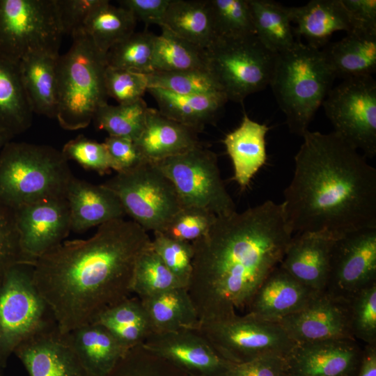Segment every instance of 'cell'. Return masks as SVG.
Segmentation results:
<instances>
[{"label":"cell","mask_w":376,"mask_h":376,"mask_svg":"<svg viewBox=\"0 0 376 376\" xmlns=\"http://www.w3.org/2000/svg\"><path fill=\"white\" fill-rule=\"evenodd\" d=\"M216 38L256 35L249 0H208Z\"/></svg>","instance_id":"obj_40"},{"label":"cell","mask_w":376,"mask_h":376,"mask_svg":"<svg viewBox=\"0 0 376 376\" xmlns=\"http://www.w3.org/2000/svg\"><path fill=\"white\" fill-rule=\"evenodd\" d=\"M13 138V136L8 134L0 132V150L3 146L8 141H11Z\"/></svg>","instance_id":"obj_55"},{"label":"cell","mask_w":376,"mask_h":376,"mask_svg":"<svg viewBox=\"0 0 376 376\" xmlns=\"http://www.w3.org/2000/svg\"><path fill=\"white\" fill-rule=\"evenodd\" d=\"M14 353L29 376H88L68 333L61 331L56 322L31 336Z\"/></svg>","instance_id":"obj_18"},{"label":"cell","mask_w":376,"mask_h":376,"mask_svg":"<svg viewBox=\"0 0 376 376\" xmlns=\"http://www.w3.org/2000/svg\"><path fill=\"white\" fill-rule=\"evenodd\" d=\"M33 54L18 63L22 81L33 113L56 118L58 104L57 58Z\"/></svg>","instance_id":"obj_29"},{"label":"cell","mask_w":376,"mask_h":376,"mask_svg":"<svg viewBox=\"0 0 376 376\" xmlns=\"http://www.w3.org/2000/svg\"><path fill=\"white\" fill-rule=\"evenodd\" d=\"M171 0H121L120 6L129 10L135 19L144 22L146 26H162Z\"/></svg>","instance_id":"obj_52"},{"label":"cell","mask_w":376,"mask_h":376,"mask_svg":"<svg viewBox=\"0 0 376 376\" xmlns=\"http://www.w3.org/2000/svg\"><path fill=\"white\" fill-rule=\"evenodd\" d=\"M22 263H28L22 251L15 211L0 203V281L10 267Z\"/></svg>","instance_id":"obj_48"},{"label":"cell","mask_w":376,"mask_h":376,"mask_svg":"<svg viewBox=\"0 0 376 376\" xmlns=\"http://www.w3.org/2000/svg\"><path fill=\"white\" fill-rule=\"evenodd\" d=\"M67 160H73L87 170L104 174L111 170L109 157L104 143L83 135L70 140L61 150Z\"/></svg>","instance_id":"obj_47"},{"label":"cell","mask_w":376,"mask_h":376,"mask_svg":"<svg viewBox=\"0 0 376 376\" xmlns=\"http://www.w3.org/2000/svg\"><path fill=\"white\" fill-rule=\"evenodd\" d=\"M68 333L88 376H105L129 350L105 327L95 322Z\"/></svg>","instance_id":"obj_28"},{"label":"cell","mask_w":376,"mask_h":376,"mask_svg":"<svg viewBox=\"0 0 376 376\" xmlns=\"http://www.w3.org/2000/svg\"><path fill=\"white\" fill-rule=\"evenodd\" d=\"M289 12L297 39L303 37L315 49L329 44L334 32L353 29L341 0H312L303 6L289 7Z\"/></svg>","instance_id":"obj_24"},{"label":"cell","mask_w":376,"mask_h":376,"mask_svg":"<svg viewBox=\"0 0 376 376\" xmlns=\"http://www.w3.org/2000/svg\"><path fill=\"white\" fill-rule=\"evenodd\" d=\"M205 52L207 70L228 100L242 103L248 95L269 86L276 54L256 35L217 38Z\"/></svg>","instance_id":"obj_7"},{"label":"cell","mask_w":376,"mask_h":376,"mask_svg":"<svg viewBox=\"0 0 376 376\" xmlns=\"http://www.w3.org/2000/svg\"><path fill=\"white\" fill-rule=\"evenodd\" d=\"M33 114L18 63L0 56V132L13 137L24 132Z\"/></svg>","instance_id":"obj_30"},{"label":"cell","mask_w":376,"mask_h":376,"mask_svg":"<svg viewBox=\"0 0 376 376\" xmlns=\"http://www.w3.org/2000/svg\"><path fill=\"white\" fill-rule=\"evenodd\" d=\"M65 198L70 210L71 231L76 233L123 219L126 215L120 200L111 189L75 175L68 185Z\"/></svg>","instance_id":"obj_22"},{"label":"cell","mask_w":376,"mask_h":376,"mask_svg":"<svg viewBox=\"0 0 376 376\" xmlns=\"http://www.w3.org/2000/svg\"><path fill=\"white\" fill-rule=\"evenodd\" d=\"M269 129L267 125L253 120L244 113L240 126L224 139L233 166V180L243 190L266 163L265 136Z\"/></svg>","instance_id":"obj_25"},{"label":"cell","mask_w":376,"mask_h":376,"mask_svg":"<svg viewBox=\"0 0 376 376\" xmlns=\"http://www.w3.org/2000/svg\"><path fill=\"white\" fill-rule=\"evenodd\" d=\"M148 108L143 98L116 106L107 103L96 111L93 120L97 128L109 136L127 137L135 141L144 127Z\"/></svg>","instance_id":"obj_37"},{"label":"cell","mask_w":376,"mask_h":376,"mask_svg":"<svg viewBox=\"0 0 376 376\" xmlns=\"http://www.w3.org/2000/svg\"><path fill=\"white\" fill-rule=\"evenodd\" d=\"M196 130L148 108L144 127L135 143L143 158L157 162L201 144Z\"/></svg>","instance_id":"obj_23"},{"label":"cell","mask_w":376,"mask_h":376,"mask_svg":"<svg viewBox=\"0 0 376 376\" xmlns=\"http://www.w3.org/2000/svg\"><path fill=\"white\" fill-rule=\"evenodd\" d=\"M105 327L125 348L142 344L152 333L146 309L138 297H128L102 312L93 322Z\"/></svg>","instance_id":"obj_33"},{"label":"cell","mask_w":376,"mask_h":376,"mask_svg":"<svg viewBox=\"0 0 376 376\" xmlns=\"http://www.w3.org/2000/svg\"><path fill=\"white\" fill-rule=\"evenodd\" d=\"M196 329L230 363L272 354L285 357L296 343L279 322L248 313L201 321Z\"/></svg>","instance_id":"obj_11"},{"label":"cell","mask_w":376,"mask_h":376,"mask_svg":"<svg viewBox=\"0 0 376 376\" xmlns=\"http://www.w3.org/2000/svg\"><path fill=\"white\" fill-rule=\"evenodd\" d=\"M33 280V265H13L0 281V368L25 340L54 322Z\"/></svg>","instance_id":"obj_10"},{"label":"cell","mask_w":376,"mask_h":376,"mask_svg":"<svg viewBox=\"0 0 376 376\" xmlns=\"http://www.w3.org/2000/svg\"><path fill=\"white\" fill-rule=\"evenodd\" d=\"M147 91L162 115L198 132L219 118L228 101L222 93L181 95L159 88H149Z\"/></svg>","instance_id":"obj_27"},{"label":"cell","mask_w":376,"mask_h":376,"mask_svg":"<svg viewBox=\"0 0 376 376\" xmlns=\"http://www.w3.org/2000/svg\"><path fill=\"white\" fill-rule=\"evenodd\" d=\"M14 211L22 251L29 264L64 242L71 231L65 197L40 200Z\"/></svg>","instance_id":"obj_15"},{"label":"cell","mask_w":376,"mask_h":376,"mask_svg":"<svg viewBox=\"0 0 376 376\" xmlns=\"http://www.w3.org/2000/svg\"><path fill=\"white\" fill-rule=\"evenodd\" d=\"M348 301L354 338L364 345H376V283L358 291Z\"/></svg>","instance_id":"obj_43"},{"label":"cell","mask_w":376,"mask_h":376,"mask_svg":"<svg viewBox=\"0 0 376 376\" xmlns=\"http://www.w3.org/2000/svg\"><path fill=\"white\" fill-rule=\"evenodd\" d=\"M282 203L292 233L334 239L376 228V169L334 132L308 130Z\"/></svg>","instance_id":"obj_3"},{"label":"cell","mask_w":376,"mask_h":376,"mask_svg":"<svg viewBox=\"0 0 376 376\" xmlns=\"http://www.w3.org/2000/svg\"><path fill=\"white\" fill-rule=\"evenodd\" d=\"M363 347L354 339L295 343L285 356L288 376H354Z\"/></svg>","instance_id":"obj_19"},{"label":"cell","mask_w":376,"mask_h":376,"mask_svg":"<svg viewBox=\"0 0 376 376\" xmlns=\"http://www.w3.org/2000/svg\"><path fill=\"white\" fill-rule=\"evenodd\" d=\"M256 36L274 54L285 52L299 40L291 25L289 7L272 0H249Z\"/></svg>","instance_id":"obj_34"},{"label":"cell","mask_w":376,"mask_h":376,"mask_svg":"<svg viewBox=\"0 0 376 376\" xmlns=\"http://www.w3.org/2000/svg\"><path fill=\"white\" fill-rule=\"evenodd\" d=\"M104 84L108 97L118 104H127L143 98L148 88L147 75L107 65Z\"/></svg>","instance_id":"obj_46"},{"label":"cell","mask_w":376,"mask_h":376,"mask_svg":"<svg viewBox=\"0 0 376 376\" xmlns=\"http://www.w3.org/2000/svg\"><path fill=\"white\" fill-rule=\"evenodd\" d=\"M282 203L267 201L217 217L191 242L192 269L187 290L199 320L246 310L266 278L279 267L292 237Z\"/></svg>","instance_id":"obj_1"},{"label":"cell","mask_w":376,"mask_h":376,"mask_svg":"<svg viewBox=\"0 0 376 376\" xmlns=\"http://www.w3.org/2000/svg\"><path fill=\"white\" fill-rule=\"evenodd\" d=\"M322 106L334 132L367 157L376 155V82L372 76L343 81Z\"/></svg>","instance_id":"obj_13"},{"label":"cell","mask_w":376,"mask_h":376,"mask_svg":"<svg viewBox=\"0 0 376 376\" xmlns=\"http://www.w3.org/2000/svg\"><path fill=\"white\" fill-rule=\"evenodd\" d=\"M278 322L296 343L354 339L350 327L349 301L323 291L303 308Z\"/></svg>","instance_id":"obj_17"},{"label":"cell","mask_w":376,"mask_h":376,"mask_svg":"<svg viewBox=\"0 0 376 376\" xmlns=\"http://www.w3.org/2000/svg\"><path fill=\"white\" fill-rule=\"evenodd\" d=\"M155 164L173 183L183 207L203 209L217 217L236 211L221 178L217 155L201 144Z\"/></svg>","instance_id":"obj_12"},{"label":"cell","mask_w":376,"mask_h":376,"mask_svg":"<svg viewBox=\"0 0 376 376\" xmlns=\"http://www.w3.org/2000/svg\"><path fill=\"white\" fill-rule=\"evenodd\" d=\"M376 283V228H366L334 240L323 292L349 300Z\"/></svg>","instance_id":"obj_14"},{"label":"cell","mask_w":376,"mask_h":376,"mask_svg":"<svg viewBox=\"0 0 376 376\" xmlns=\"http://www.w3.org/2000/svg\"><path fill=\"white\" fill-rule=\"evenodd\" d=\"M354 376H376V345H364Z\"/></svg>","instance_id":"obj_54"},{"label":"cell","mask_w":376,"mask_h":376,"mask_svg":"<svg viewBox=\"0 0 376 376\" xmlns=\"http://www.w3.org/2000/svg\"><path fill=\"white\" fill-rule=\"evenodd\" d=\"M0 376H1V375H0Z\"/></svg>","instance_id":"obj_56"},{"label":"cell","mask_w":376,"mask_h":376,"mask_svg":"<svg viewBox=\"0 0 376 376\" xmlns=\"http://www.w3.org/2000/svg\"><path fill=\"white\" fill-rule=\"evenodd\" d=\"M120 200L126 215L146 231L162 232L183 205L155 163L143 161L102 184Z\"/></svg>","instance_id":"obj_9"},{"label":"cell","mask_w":376,"mask_h":376,"mask_svg":"<svg viewBox=\"0 0 376 376\" xmlns=\"http://www.w3.org/2000/svg\"><path fill=\"white\" fill-rule=\"evenodd\" d=\"M73 176L61 150L10 141L0 150V203L15 210L40 200L65 197Z\"/></svg>","instance_id":"obj_5"},{"label":"cell","mask_w":376,"mask_h":376,"mask_svg":"<svg viewBox=\"0 0 376 376\" xmlns=\"http://www.w3.org/2000/svg\"><path fill=\"white\" fill-rule=\"evenodd\" d=\"M147 77L148 88H159L181 95L224 94L207 70L154 71Z\"/></svg>","instance_id":"obj_41"},{"label":"cell","mask_w":376,"mask_h":376,"mask_svg":"<svg viewBox=\"0 0 376 376\" xmlns=\"http://www.w3.org/2000/svg\"><path fill=\"white\" fill-rule=\"evenodd\" d=\"M318 292L304 285L279 266L259 287L245 313L278 322L303 308Z\"/></svg>","instance_id":"obj_21"},{"label":"cell","mask_w":376,"mask_h":376,"mask_svg":"<svg viewBox=\"0 0 376 376\" xmlns=\"http://www.w3.org/2000/svg\"><path fill=\"white\" fill-rule=\"evenodd\" d=\"M105 376H189L141 344L130 349Z\"/></svg>","instance_id":"obj_42"},{"label":"cell","mask_w":376,"mask_h":376,"mask_svg":"<svg viewBox=\"0 0 376 376\" xmlns=\"http://www.w3.org/2000/svg\"><path fill=\"white\" fill-rule=\"evenodd\" d=\"M136 19L127 9L102 0L90 14L84 26V32L103 54L132 33Z\"/></svg>","instance_id":"obj_35"},{"label":"cell","mask_w":376,"mask_h":376,"mask_svg":"<svg viewBox=\"0 0 376 376\" xmlns=\"http://www.w3.org/2000/svg\"><path fill=\"white\" fill-rule=\"evenodd\" d=\"M155 37L152 68L154 71L178 72L207 70L205 52L165 27Z\"/></svg>","instance_id":"obj_36"},{"label":"cell","mask_w":376,"mask_h":376,"mask_svg":"<svg viewBox=\"0 0 376 376\" xmlns=\"http://www.w3.org/2000/svg\"><path fill=\"white\" fill-rule=\"evenodd\" d=\"M151 247L168 269L187 288L192 269L191 243L171 238L161 232L153 233Z\"/></svg>","instance_id":"obj_44"},{"label":"cell","mask_w":376,"mask_h":376,"mask_svg":"<svg viewBox=\"0 0 376 376\" xmlns=\"http://www.w3.org/2000/svg\"><path fill=\"white\" fill-rule=\"evenodd\" d=\"M160 27L204 50L216 39L208 0H171Z\"/></svg>","instance_id":"obj_32"},{"label":"cell","mask_w":376,"mask_h":376,"mask_svg":"<svg viewBox=\"0 0 376 376\" xmlns=\"http://www.w3.org/2000/svg\"><path fill=\"white\" fill-rule=\"evenodd\" d=\"M225 376H288L285 357L266 355L244 363H230Z\"/></svg>","instance_id":"obj_51"},{"label":"cell","mask_w":376,"mask_h":376,"mask_svg":"<svg viewBox=\"0 0 376 376\" xmlns=\"http://www.w3.org/2000/svg\"><path fill=\"white\" fill-rule=\"evenodd\" d=\"M322 50L336 77L372 76L376 71V31L354 29Z\"/></svg>","instance_id":"obj_26"},{"label":"cell","mask_w":376,"mask_h":376,"mask_svg":"<svg viewBox=\"0 0 376 376\" xmlns=\"http://www.w3.org/2000/svg\"><path fill=\"white\" fill-rule=\"evenodd\" d=\"M151 246L147 231L119 219L86 240L64 241L33 264V280L63 332L93 322L130 297L136 261Z\"/></svg>","instance_id":"obj_2"},{"label":"cell","mask_w":376,"mask_h":376,"mask_svg":"<svg viewBox=\"0 0 376 376\" xmlns=\"http://www.w3.org/2000/svg\"><path fill=\"white\" fill-rule=\"evenodd\" d=\"M217 216L203 209L183 207L161 233L180 241L191 243L204 235Z\"/></svg>","instance_id":"obj_45"},{"label":"cell","mask_w":376,"mask_h":376,"mask_svg":"<svg viewBox=\"0 0 376 376\" xmlns=\"http://www.w3.org/2000/svg\"><path fill=\"white\" fill-rule=\"evenodd\" d=\"M141 301L152 332L196 329L199 325L196 309L185 287L175 288Z\"/></svg>","instance_id":"obj_31"},{"label":"cell","mask_w":376,"mask_h":376,"mask_svg":"<svg viewBox=\"0 0 376 376\" xmlns=\"http://www.w3.org/2000/svg\"><path fill=\"white\" fill-rule=\"evenodd\" d=\"M334 240L320 233H297L292 236L279 266L307 288L322 292Z\"/></svg>","instance_id":"obj_20"},{"label":"cell","mask_w":376,"mask_h":376,"mask_svg":"<svg viewBox=\"0 0 376 376\" xmlns=\"http://www.w3.org/2000/svg\"><path fill=\"white\" fill-rule=\"evenodd\" d=\"M179 287L184 286L151 246L141 253L134 271L132 293L144 299Z\"/></svg>","instance_id":"obj_38"},{"label":"cell","mask_w":376,"mask_h":376,"mask_svg":"<svg viewBox=\"0 0 376 376\" xmlns=\"http://www.w3.org/2000/svg\"><path fill=\"white\" fill-rule=\"evenodd\" d=\"M68 52L57 58L58 104L56 118L66 130L86 127L96 111L107 103L105 55L84 31L72 37Z\"/></svg>","instance_id":"obj_6"},{"label":"cell","mask_w":376,"mask_h":376,"mask_svg":"<svg viewBox=\"0 0 376 376\" xmlns=\"http://www.w3.org/2000/svg\"><path fill=\"white\" fill-rule=\"evenodd\" d=\"M116 173L132 169L145 161L135 141L130 138L109 136L103 142Z\"/></svg>","instance_id":"obj_50"},{"label":"cell","mask_w":376,"mask_h":376,"mask_svg":"<svg viewBox=\"0 0 376 376\" xmlns=\"http://www.w3.org/2000/svg\"><path fill=\"white\" fill-rule=\"evenodd\" d=\"M141 345L189 376H225L230 364L197 329L152 332Z\"/></svg>","instance_id":"obj_16"},{"label":"cell","mask_w":376,"mask_h":376,"mask_svg":"<svg viewBox=\"0 0 376 376\" xmlns=\"http://www.w3.org/2000/svg\"><path fill=\"white\" fill-rule=\"evenodd\" d=\"M63 35L55 0H0V56L19 63L28 55L58 56Z\"/></svg>","instance_id":"obj_8"},{"label":"cell","mask_w":376,"mask_h":376,"mask_svg":"<svg viewBox=\"0 0 376 376\" xmlns=\"http://www.w3.org/2000/svg\"><path fill=\"white\" fill-rule=\"evenodd\" d=\"M102 1V0H55L63 33L72 37L82 31L91 13Z\"/></svg>","instance_id":"obj_49"},{"label":"cell","mask_w":376,"mask_h":376,"mask_svg":"<svg viewBox=\"0 0 376 376\" xmlns=\"http://www.w3.org/2000/svg\"><path fill=\"white\" fill-rule=\"evenodd\" d=\"M335 79L322 50L300 40L276 54L269 86L291 133L308 130Z\"/></svg>","instance_id":"obj_4"},{"label":"cell","mask_w":376,"mask_h":376,"mask_svg":"<svg viewBox=\"0 0 376 376\" xmlns=\"http://www.w3.org/2000/svg\"><path fill=\"white\" fill-rule=\"evenodd\" d=\"M155 37L147 29L134 31L107 52V65L145 75L152 73Z\"/></svg>","instance_id":"obj_39"},{"label":"cell","mask_w":376,"mask_h":376,"mask_svg":"<svg viewBox=\"0 0 376 376\" xmlns=\"http://www.w3.org/2000/svg\"><path fill=\"white\" fill-rule=\"evenodd\" d=\"M353 29L376 31L375 0H341Z\"/></svg>","instance_id":"obj_53"}]
</instances>
